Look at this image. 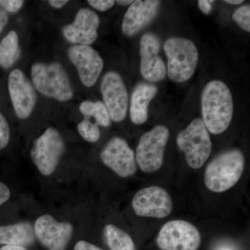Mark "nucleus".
Listing matches in <instances>:
<instances>
[{
    "instance_id": "1",
    "label": "nucleus",
    "mask_w": 250,
    "mask_h": 250,
    "mask_svg": "<svg viewBox=\"0 0 250 250\" xmlns=\"http://www.w3.org/2000/svg\"><path fill=\"white\" fill-rule=\"evenodd\" d=\"M202 121L208 132L220 134L231 124L233 113L232 95L222 81L207 83L202 93Z\"/></svg>"
},
{
    "instance_id": "2",
    "label": "nucleus",
    "mask_w": 250,
    "mask_h": 250,
    "mask_svg": "<svg viewBox=\"0 0 250 250\" xmlns=\"http://www.w3.org/2000/svg\"><path fill=\"white\" fill-rule=\"evenodd\" d=\"M244 167V155L239 149L222 153L206 167L205 186L212 192L227 191L241 179Z\"/></svg>"
},
{
    "instance_id": "3",
    "label": "nucleus",
    "mask_w": 250,
    "mask_h": 250,
    "mask_svg": "<svg viewBox=\"0 0 250 250\" xmlns=\"http://www.w3.org/2000/svg\"><path fill=\"white\" fill-rule=\"evenodd\" d=\"M31 80L36 89L47 98L65 102L73 96L67 72L59 62L34 63L31 67Z\"/></svg>"
},
{
    "instance_id": "4",
    "label": "nucleus",
    "mask_w": 250,
    "mask_h": 250,
    "mask_svg": "<svg viewBox=\"0 0 250 250\" xmlns=\"http://www.w3.org/2000/svg\"><path fill=\"white\" fill-rule=\"evenodd\" d=\"M164 49L169 78L177 83L187 82L193 75L198 62L196 45L188 39L172 37L166 41Z\"/></svg>"
},
{
    "instance_id": "5",
    "label": "nucleus",
    "mask_w": 250,
    "mask_h": 250,
    "mask_svg": "<svg viewBox=\"0 0 250 250\" xmlns=\"http://www.w3.org/2000/svg\"><path fill=\"white\" fill-rule=\"evenodd\" d=\"M177 146L185 154L188 165L192 169L202 167L212 151L209 133L201 118H195L177 135Z\"/></svg>"
},
{
    "instance_id": "6",
    "label": "nucleus",
    "mask_w": 250,
    "mask_h": 250,
    "mask_svg": "<svg viewBox=\"0 0 250 250\" xmlns=\"http://www.w3.org/2000/svg\"><path fill=\"white\" fill-rule=\"evenodd\" d=\"M169 137L170 131L164 125H157L141 136L136 149V161L143 172L152 173L161 168Z\"/></svg>"
},
{
    "instance_id": "7",
    "label": "nucleus",
    "mask_w": 250,
    "mask_h": 250,
    "mask_svg": "<svg viewBox=\"0 0 250 250\" xmlns=\"http://www.w3.org/2000/svg\"><path fill=\"white\" fill-rule=\"evenodd\" d=\"M65 150V143L57 129L49 127L33 143L31 157L42 175L53 174Z\"/></svg>"
},
{
    "instance_id": "8",
    "label": "nucleus",
    "mask_w": 250,
    "mask_h": 250,
    "mask_svg": "<svg viewBox=\"0 0 250 250\" xmlns=\"http://www.w3.org/2000/svg\"><path fill=\"white\" fill-rule=\"evenodd\" d=\"M201 240L195 225L186 220H174L161 228L156 243L161 250H197Z\"/></svg>"
},
{
    "instance_id": "9",
    "label": "nucleus",
    "mask_w": 250,
    "mask_h": 250,
    "mask_svg": "<svg viewBox=\"0 0 250 250\" xmlns=\"http://www.w3.org/2000/svg\"><path fill=\"white\" fill-rule=\"evenodd\" d=\"M131 205L136 215L146 218H166L173 208V202L169 192L157 186L139 190L133 197Z\"/></svg>"
},
{
    "instance_id": "10",
    "label": "nucleus",
    "mask_w": 250,
    "mask_h": 250,
    "mask_svg": "<svg viewBox=\"0 0 250 250\" xmlns=\"http://www.w3.org/2000/svg\"><path fill=\"white\" fill-rule=\"evenodd\" d=\"M105 106L111 121L120 123L126 117L128 108V92L123 78L118 72H108L103 77L100 86Z\"/></svg>"
},
{
    "instance_id": "11",
    "label": "nucleus",
    "mask_w": 250,
    "mask_h": 250,
    "mask_svg": "<svg viewBox=\"0 0 250 250\" xmlns=\"http://www.w3.org/2000/svg\"><path fill=\"white\" fill-rule=\"evenodd\" d=\"M34 232L48 250H65L73 233V226L67 222H59L51 215H41L36 220Z\"/></svg>"
},
{
    "instance_id": "12",
    "label": "nucleus",
    "mask_w": 250,
    "mask_h": 250,
    "mask_svg": "<svg viewBox=\"0 0 250 250\" xmlns=\"http://www.w3.org/2000/svg\"><path fill=\"white\" fill-rule=\"evenodd\" d=\"M100 158L105 166L120 177H131L137 170L134 151L122 138H112L100 153Z\"/></svg>"
},
{
    "instance_id": "13",
    "label": "nucleus",
    "mask_w": 250,
    "mask_h": 250,
    "mask_svg": "<svg viewBox=\"0 0 250 250\" xmlns=\"http://www.w3.org/2000/svg\"><path fill=\"white\" fill-rule=\"evenodd\" d=\"M8 89L16 116L21 119H27L36 106L34 85L22 70L14 69L8 77Z\"/></svg>"
},
{
    "instance_id": "14",
    "label": "nucleus",
    "mask_w": 250,
    "mask_h": 250,
    "mask_svg": "<svg viewBox=\"0 0 250 250\" xmlns=\"http://www.w3.org/2000/svg\"><path fill=\"white\" fill-rule=\"evenodd\" d=\"M160 48V39L152 33L144 34L141 39V73L148 82H161L167 73L165 63L159 56Z\"/></svg>"
},
{
    "instance_id": "15",
    "label": "nucleus",
    "mask_w": 250,
    "mask_h": 250,
    "mask_svg": "<svg viewBox=\"0 0 250 250\" xmlns=\"http://www.w3.org/2000/svg\"><path fill=\"white\" fill-rule=\"evenodd\" d=\"M67 54L82 83L86 87L95 85L104 67L103 59L98 52L90 46L76 45L70 47Z\"/></svg>"
},
{
    "instance_id": "16",
    "label": "nucleus",
    "mask_w": 250,
    "mask_h": 250,
    "mask_svg": "<svg viewBox=\"0 0 250 250\" xmlns=\"http://www.w3.org/2000/svg\"><path fill=\"white\" fill-rule=\"evenodd\" d=\"M100 18L96 13L88 9H81L72 24L62 29V34L67 41L79 45L93 43L98 38Z\"/></svg>"
},
{
    "instance_id": "17",
    "label": "nucleus",
    "mask_w": 250,
    "mask_h": 250,
    "mask_svg": "<svg viewBox=\"0 0 250 250\" xmlns=\"http://www.w3.org/2000/svg\"><path fill=\"white\" fill-rule=\"evenodd\" d=\"M160 1L156 0H136L131 4L123 18V34L133 36L148 25L157 15Z\"/></svg>"
},
{
    "instance_id": "18",
    "label": "nucleus",
    "mask_w": 250,
    "mask_h": 250,
    "mask_svg": "<svg viewBox=\"0 0 250 250\" xmlns=\"http://www.w3.org/2000/svg\"><path fill=\"white\" fill-rule=\"evenodd\" d=\"M157 87L149 83H140L131 95L130 118L136 125H142L148 118V106L157 93Z\"/></svg>"
},
{
    "instance_id": "19",
    "label": "nucleus",
    "mask_w": 250,
    "mask_h": 250,
    "mask_svg": "<svg viewBox=\"0 0 250 250\" xmlns=\"http://www.w3.org/2000/svg\"><path fill=\"white\" fill-rule=\"evenodd\" d=\"M35 232L31 223L21 222L0 226V245L28 247L34 244Z\"/></svg>"
},
{
    "instance_id": "20",
    "label": "nucleus",
    "mask_w": 250,
    "mask_h": 250,
    "mask_svg": "<svg viewBox=\"0 0 250 250\" xmlns=\"http://www.w3.org/2000/svg\"><path fill=\"white\" fill-rule=\"evenodd\" d=\"M21 55L17 33L11 31L0 42V67L10 68Z\"/></svg>"
},
{
    "instance_id": "21",
    "label": "nucleus",
    "mask_w": 250,
    "mask_h": 250,
    "mask_svg": "<svg viewBox=\"0 0 250 250\" xmlns=\"http://www.w3.org/2000/svg\"><path fill=\"white\" fill-rule=\"evenodd\" d=\"M104 235L111 250H136L131 236L116 225H106Z\"/></svg>"
},
{
    "instance_id": "22",
    "label": "nucleus",
    "mask_w": 250,
    "mask_h": 250,
    "mask_svg": "<svg viewBox=\"0 0 250 250\" xmlns=\"http://www.w3.org/2000/svg\"><path fill=\"white\" fill-rule=\"evenodd\" d=\"M79 134L85 141L95 143L100 139V131L96 123H92L90 120L84 119L77 126Z\"/></svg>"
},
{
    "instance_id": "23",
    "label": "nucleus",
    "mask_w": 250,
    "mask_h": 250,
    "mask_svg": "<svg viewBox=\"0 0 250 250\" xmlns=\"http://www.w3.org/2000/svg\"><path fill=\"white\" fill-rule=\"evenodd\" d=\"M91 117L95 119V123L98 126H109L111 124V117L107 108L105 106L104 104L102 102L98 101L94 103V107L92 111Z\"/></svg>"
},
{
    "instance_id": "24",
    "label": "nucleus",
    "mask_w": 250,
    "mask_h": 250,
    "mask_svg": "<svg viewBox=\"0 0 250 250\" xmlns=\"http://www.w3.org/2000/svg\"><path fill=\"white\" fill-rule=\"evenodd\" d=\"M233 20L243 30L250 31V6L244 5L238 8L233 14Z\"/></svg>"
},
{
    "instance_id": "25",
    "label": "nucleus",
    "mask_w": 250,
    "mask_h": 250,
    "mask_svg": "<svg viewBox=\"0 0 250 250\" xmlns=\"http://www.w3.org/2000/svg\"><path fill=\"white\" fill-rule=\"evenodd\" d=\"M10 128L6 118L0 112V150L4 149L10 141Z\"/></svg>"
},
{
    "instance_id": "26",
    "label": "nucleus",
    "mask_w": 250,
    "mask_h": 250,
    "mask_svg": "<svg viewBox=\"0 0 250 250\" xmlns=\"http://www.w3.org/2000/svg\"><path fill=\"white\" fill-rule=\"evenodd\" d=\"M22 0H0V8L6 13H16L22 7Z\"/></svg>"
},
{
    "instance_id": "27",
    "label": "nucleus",
    "mask_w": 250,
    "mask_h": 250,
    "mask_svg": "<svg viewBox=\"0 0 250 250\" xmlns=\"http://www.w3.org/2000/svg\"><path fill=\"white\" fill-rule=\"evenodd\" d=\"M88 2L95 9L104 12L111 9L114 6L116 1L113 0H89Z\"/></svg>"
},
{
    "instance_id": "28",
    "label": "nucleus",
    "mask_w": 250,
    "mask_h": 250,
    "mask_svg": "<svg viewBox=\"0 0 250 250\" xmlns=\"http://www.w3.org/2000/svg\"><path fill=\"white\" fill-rule=\"evenodd\" d=\"M94 107V103L92 101L83 102L80 106L81 113L84 117V119L90 120L91 118L92 111Z\"/></svg>"
},
{
    "instance_id": "29",
    "label": "nucleus",
    "mask_w": 250,
    "mask_h": 250,
    "mask_svg": "<svg viewBox=\"0 0 250 250\" xmlns=\"http://www.w3.org/2000/svg\"><path fill=\"white\" fill-rule=\"evenodd\" d=\"M11 197V190L6 184L0 182V207L6 203Z\"/></svg>"
},
{
    "instance_id": "30",
    "label": "nucleus",
    "mask_w": 250,
    "mask_h": 250,
    "mask_svg": "<svg viewBox=\"0 0 250 250\" xmlns=\"http://www.w3.org/2000/svg\"><path fill=\"white\" fill-rule=\"evenodd\" d=\"M74 250H103L99 247L85 241L77 242Z\"/></svg>"
},
{
    "instance_id": "31",
    "label": "nucleus",
    "mask_w": 250,
    "mask_h": 250,
    "mask_svg": "<svg viewBox=\"0 0 250 250\" xmlns=\"http://www.w3.org/2000/svg\"><path fill=\"white\" fill-rule=\"evenodd\" d=\"M214 2L213 1H208V0H199L198 6L202 12L205 14H208L211 11L212 4Z\"/></svg>"
},
{
    "instance_id": "32",
    "label": "nucleus",
    "mask_w": 250,
    "mask_h": 250,
    "mask_svg": "<svg viewBox=\"0 0 250 250\" xmlns=\"http://www.w3.org/2000/svg\"><path fill=\"white\" fill-rule=\"evenodd\" d=\"M9 22V16L7 13L0 8V33L3 31Z\"/></svg>"
},
{
    "instance_id": "33",
    "label": "nucleus",
    "mask_w": 250,
    "mask_h": 250,
    "mask_svg": "<svg viewBox=\"0 0 250 250\" xmlns=\"http://www.w3.org/2000/svg\"><path fill=\"white\" fill-rule=\"evenodd\" d=\"M48 2L52 7L55 9H61L62 6H65L68 1L67 0H50Z\"/></svg>"
},
{
    "instance_id": "34",
    "label": "nucleus",
    "mask_w": 250,
    "mask_h": 250,
    "mask_svg": "<svg viewBox=\"0 0 250 250\" xmlns=\"http://www.w3.org/2000/svg\"><path fill=\"white\" fill-rule=\"evenodd\" d=\"M214 250H238L236 249V247L233 246L231 243H223L221 244H219Z\"/></svg>"
},
{
    "instance_id": "35",
    "label": "nucleus",
    "mask_w": 250,
    "mask_h": 250,
    "mask_svg": "<svg viewBox=\"0 0 250 250\" xmlns=\"http://www.w3.org/2000/svg\"><path fill=\"white\" fill-rule=\"evenodd\" d=\"M0 250H28L24 247L3 246L0 248Z\"/></svg>"
},
{
    "instance_id": "36",
    "label": "nucleus",
    "mask_w": 250,
    "mask_h": 250,
    "mask_svg": "<svg viewBox=\"0 0 250 250\" xmlns=\"http://www.w3.org/2000/svg\"><path fill=\"white\" fill-rule=\"evenodd\" d=\"M118 4L121 5V6H127V5H131L134 2L132 0H118L116 1Z\"/></svg>"
},
{
    "instance_id": "37",
    "label": "nucleus",
    "mask_w": 250,
    "mask_h": 250,
    "mask_svg": "<svg viewBox=\"0 0 250 250\" xmlns=\"http://www.w3.org/2000/svg\"><path fill=\"white\" fill-rule=\"evenodd\" d=\"M224 2L227 3V4L238 5L244 2V1L243 0H225Z\"/></svg>"
}]
</instances>
